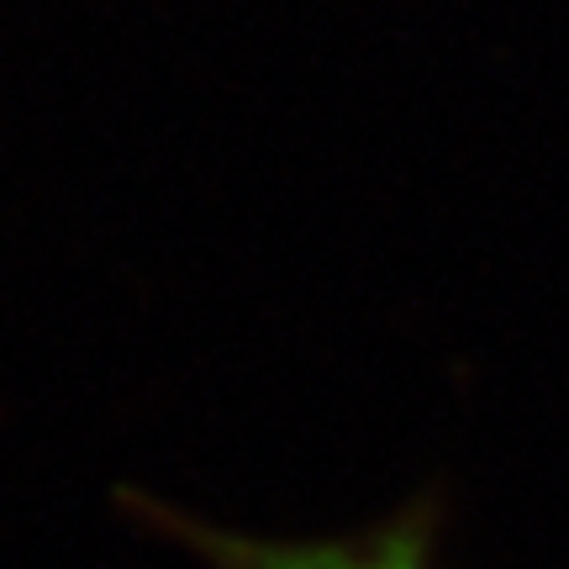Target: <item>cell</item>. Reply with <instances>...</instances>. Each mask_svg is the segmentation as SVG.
Segmentation results:
<instances>
[{"mask_svg": "<svg viewBox=\"0 0 569 569\" xmlns=\"http://www.w3.org/2000/svg\"><path fill=\"white\" fill-rule=\"evenodd\" d=\"M138 511L153 517L159 532H174L211 569H432L438 559V507L432 501H417L401 517L353 532V538H259V532L206 528L159 501H142Z\"/></svg>", "mask_w": 569, "mask_h": 569, "instance_id": "1", "label": "cell"}]
</instances>
